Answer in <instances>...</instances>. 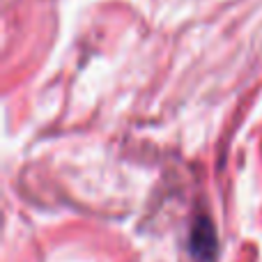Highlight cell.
Returning <instances> with one entry per match:
<instances>
[{"label": "cell", "mask_w": 262, "mask_h": 262, "mask_svg": "<svg viewBox=\"0 0 262 262\" xmlns=\"http://www.w3.org/2000/svg\"><path fill=\"white\" fill-rule=\"evenodd\" d=\"M191 251L198 260H209L216 251V235L207 216H198L191 228Z\"/></svg>", "instance_id": "obj_1"}]
</instances>
